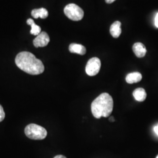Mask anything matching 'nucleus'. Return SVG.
Returning a JSON list of instances; mask_svg holds the SVG:
<instances>
[{
  "instance_id": "f257e3e1",
  "label": "nucleus",
  "mask_w": 158,
  "mask_h": 158,
  "mask_svg": "<svg viewBox=\"0 0 158 158\" xmlns=\"http://www.w3.org/2000/svg\"><path fill=\"white\" fill-rule=\"evenodd\" d=\"M15 63L21 70L32 75L42 73L45 70L42 61L28 52H22L18 53L15 57Z\"/></svg>"
},
{
  "instance_id": "f03ea898",
  "label": "nucleus",
  "mask_w": 158,
  "mask_h": 158,
  "mask_svg": "<svg viewBox=\"0 0 158 158\" xmlns=\"http://www.w3.org/2000/svg\"><path fill=\"white\" fill-rule=\"evenodd\" d=\"M114 102L112 97L109 94L102 93L91 104V112L93 116L97 119L102 117H108L112 113Z\"/></svg>"
},
{
  "instance_id": "7ed1b4c3",
  "label": "nucleus",
  "mask_w": 158,
  "mask_h": 158,
  "mask_svg": "<svg viewBox=\"0 0 158 158\" xmlns=\"http://www.w3.org/2000/svg\"><path fill=\"white\" fill-rule=\"evenodd\" d=\"M25 133L28 138L34 140L44 139L46 137L48 134L46 130L44 127L35 124L27 125L25 128Z\"/></svg>"
},
{
  "instance_id": "20e7f679",
  "label": "nucleus",
  "mask_w": 158,
  "mask_h": 158,
  "mask_svg": "<svg viewBox=\"0 0 158 158\" xmlns=\"http://www.w3.org/2000/svg\"><path fill=\"white\" fill-rule=\"evenodd\" d=\"M64 13L68 18L74 21H80L84 17L83 10L75 4H69L66 6Z\"/></svg>"
},
{
  "instance_id": "39448f33",
  "label": "nucleus",
  "mask_w": 158,
  "mask_h": 158,
  "mask_svg": "<svg viewBox=\"0 0 158 158\" xmlns=\"http://www.w3.org/2000/svg\"><path fill=\"white\" fill-rule=\"evenodd\" d=\"M101 68V61L98 57L90 59L86 64L85 72L90 76H96L100 72Z\"/></svg>"
},
{
  "instance_id": "423d86ee",
  "label": "nucleus",
  "mask_w": 158,
  "mask_h": 158,
  "mask_svg": "<svg viewBox=\"0 0 158 158\" xmlns=\"http://www.w3.org/2000/svg\"><path fill=\"white\" fill-rule=\"evenodd\" d=\"M49 41L50 38L48 34L45 32H42L35 38L33 44L36 48L45 47L48 45Z\"/></svg>"
},
{
  "instance_id": "0eeeda50",
  "label": "nucleus",
  "mask_w": 158,
  "mask_h": 158,
  "mask_svg": "<svg viewBox=\"0 0 158 158\" xmlns=\"http://www.w3.org/2000/svg\"><path fill=\"white\" fill-rule=\"evenodd\" d=\"M132 50L136 56L139 58L145 56L147 53V49L145 46L141 42L135 43L132 46Z\"/></svg>"
},
{
  "instance_id": "6e6552de",
  "label": "nucleus",
  "mask_w": 158,
  "mask_h": 158,
  "mask_svg": "<svg viewBox=\"0 0 158 158\" xmlns=\"http://www.w3.org/2000/svg\"><path fill=\"white\" fill-rule=\"evenodd\" d=\"M121 26V23L119 21H115L111 25L110 32L114 38H118L120 36L122 32Z\"/></svg>"
},
{
  "instance_id": "1a4fd4ad",
  "label": "nucleus",
  "mask_w": 158,
  "mask_h": 158,
  "mask_svg": "<svg viewBox=\"0 0 158 158\" xmlns=\"http://www.w3.org/2000/svg\"><path fill=\"white\" fill-rule=\"evenodd\" d=\"M69 51L71 53H77L80 55H84L86 53V49L84 46L77 44H72L69 45Z\"/></svg>"
},
{
  "instance_id": "9d476101",
  "label": "nucleus",
  "mask_w": 158,
  "mask_h": 158,
  "mask_svg": "<svg viewBox=\"0 0 158 158\" xmlns=\"http://www.w3.org/2000/svg\"><path fill=\"white\" fill-rule=\"evenodd\" d=\"M142 79L141 74L139 72H133L128 74L126 76V81L129 84H133L139 82Z\"/></svg>"
},
{
  "instance_id": "9b49d317",
  "label": "nucleus",
  "mask_w": 158,
  "mask_h": 158,
  "mask_svg": "<svg viewBox=\"0 0 158 158\" xmlns=\"http://www.w3.org/2000/svg\"><path fill=\"white\" fill-rule=\"evenodd\" d=\"M133 96L138 102H143L147 98V93L143 88H138L134 91Z\"/></svg>"
},
{
  "instance_id": "f8f14e48",
  "label": "nucleus",
  "mask_w": 158,
  "mask_h": 158,
  "mask_svg": "<svg viewBox=\"0 0 158 158\" xmlns=\"http://www.w3.org/2000/svg\"><path fill=\"white\" fill-rule=\"evenodd\" d=\"M31 15L34 18H40L42 19H45L48 17V11L44 8L40 9H34L31 12Z\"/></svg>"
},
{
  "instance_id": "ddd939ff",
  "label": "nucleus",
  "mask_w": 158,
  "mask_h": 158,
  "mask_svg": "<svg viewBox=\"0 0 158 158\" xmlns=\"http://www.w3.org/2000/svg\"><path fill=\"white\" fill-rule=\"evenodd\" d=\"M27 23L31 26V34L34 35L35 36H38L41 32V28L40 26L36 25L34 21L32 19H28L27 20Z\"/></svg>"
},
{
  "instance_id": "4468645a",
  "label": "nucleus",
  "mask_w": 158,
  "mask_h": 158,
  "mask_svg": "<svg viewBox=\"0 0 158 158\" xmlns=\"http://www.w3.org/2000/svg\"><path fill=\"white\" fill-rule=\"evenodd\" d=\"M5 113L4 111V109L1 105L0 104V122L3 121V119L5 118Z\"/></svg>"
},
{
  "instance_id": "2eb2a0df",
  "label": "nucleus",
  "mask_w": 158,
  "mask_h": 158,
  "mask_svg": "<svg viewBox=\"0 0 158 158\" xmlns=\"http://www.w3.org/2000/svg\"><path fill=\"white\" fill-rule=\"evenodd\" d=\"M155 25L156 28H158V12L156 14L155 18Z\"/></svg>"
},
{
  "instance_id": "dca6fc26",
  "label": "nucleus",
  "mask_w": 158,
  "mask_h": 158,
  "mask_svg": "<svg viewBox=\"0 0 158 158\" xmlns=\"http://www.w3.org/2000/svg\"><path fill=\"white\" fill-rule=\"evenodd\" d=\"M154 131H155V133L156 134V135L158 136V124L157 126L155 127V128H154Z\"/></svg>"
},
{
  "instance_id": "f3484780",
  "label": "nucleus",
  "mask_w": 158,
  "mask_h": 158,
  "mask_svg": "<svg viewBox=\"0 0 158 158\" xmlns=\"http://www.w3.org/2000/svg\"><path fill=\"white\" fill-rule=\"evenodd\" d=\"M105 1H106V3H107V4H111V3H113V2H114L115 0H105Z\"/></svg>"
},
{
  "instance_id": "a211bd4d",
  "label": "nucleus",
  "mask_w": 158,
  "mask_h": 158,
  "mask_svg": "<svg viewBox=\"0 0 158 158\" xmlns=\"http://www.w3.org/2000/svg\"><path fill=\"white\" fill-rule=\"evenodd\" d=\"M54 158H67L66 157H65L63 155H57L55 157H54Z\"/></svg>"
},
{
  "instance_id": "6ab92c4d",
  "label": "nucleus",
  "mask_w": 158,
  "mask_h": 158,
  "mask_svg": "<svg viewBox=\"0 0 158 158\" xmlns=\"http://www.w3.org/2000/svg\"><path fill=\"white\" fill-rule=\"evenodd\" d=\"M110 121L111 122H114V121H115V119H114V118L113 117H111L110 118Z\"/></svg>"
},
{
  "instance_id": "aec40b11",
  "label": "nucleus",
  "mask_w": 158,
  "mask_h": 158,
  "mask_svg": "<svg viewBox=\"0 0 158 158\" xmlns=\"http://www.w3.org/2000/svg\"><path fill=\"white\" fill-rule=\"evenodd\" d=\"M156 158H158V156H156Z\"/></svg>"
}]
</instances>
